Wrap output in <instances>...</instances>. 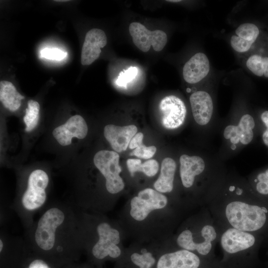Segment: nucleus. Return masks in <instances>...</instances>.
I'll return each instance as SVG.
<instances>
[{"instance_id":"nucleus-1","label":"nucleus","mask_w":268,"mask_h":268,"mask_svg":"<svg viewBox=\"0 0 268 268\" xmlns=\"http://www.w3.org/2000/svg\"><path fill=\"white\" fill-rule=\"evenodd\" d=\"M24 230L31 251L58 268L77 262L83 251L78 210L69 202L48 204Z\"/></svg>"},{"instance_id":"nucleus-2","label":"nucleus","mask_w":268,"mask_h":268,"mask_svg":"<svg viewBox=\"0 0 268 268\" xmlns=\"http://www.w3.org/2000/svg\"><path fill=\"white\" fill-rule=\"evenodd\" d=\"M25 181L23 188H21L11 205L24 230L31 226L36 213L47 205L50 177L46 171L38 168L31 171Z\"/></svg>"},{"instance_id":"nucleus-3","label":"nucleus","mask_w":268,"mask_h":268,"mask_svg":"<svg viewBox=\"0 0 268 268\" xmlns=\"http://www.w3.org/2000/svg\"><path fill=\"white\" fill-rule=\"evenodd\" d=\"M267 209L241 201L228 203L225 209L227 221L232 227L245 232L262 228L267 220Z\"/></svg>"},{"instance_id":"nucleus-4","label":"nucleus","mask_w":268,"mask_h":268,"mask_svg":"<svg viewBox=\"0 0 268 268\" xmlns=\"http://www.w3.org/2000/svg\"><path fill=\"white\" fill-rule=\"evenodd\" d=\"M97 240L92 246L84 250L87 251L90 258L95 263H101L108 258L116 259L121 254L118 245L120 242V233L107 221H100L94 229Z\"/></svg>"},{"instance_id":"nucleus-5","label":"nucleus","mask_w":268,"mask_h":268,"mask_svg":"<svg viewBox=\"0 0 268 268\" xmlns=\"http://www.w3.org/2000/svg\"><path fill=\"white\" fill-rule=\"evenodd\" d=\"M31 250L24 238L0 231V268H23Z\"/></svg>"},{"instance_id":"nucleus-6","label":"nucleus","mask_w":268,"mask_h":268,"mask_svg":"<svg viewBox=\"0 0 268 268\" xmlns=\"http://www.w3.org/2000/svg\"><path fill=\"white\" fill-rule=\"evenodd\" d=\"M120 156L116 151L101 150L94 156L93 163L105 180L107 191L111 194L119 193L125 187L120 176L122 168L119 165Z\"/></svg>"},{"instance_id":"nucleus-7","label":"nucleus","mask_w":268,"mask_h":268,"mask_svg":"<svg viewBox=\"0 0 268 268\" xmlns=\"http://www.w3.org/2000/svg\"><path fill=\"white\" fill-rule=\"evenodd\" d=\"M167 203L165 196L152 189L146 188L132 199L130 214L134 219L142 221L151 211L163 208Z\"/></svg>"},{"instance_id":"nucleus-8","label":"nucleus","mask_w":268,"mask_h":268,"mask_svg":"<svg viewBox=\"0 0 268 268\" xmlns=\"http://www.w3.org/2000/svg\"><path fill=\"white\" fill-rule=\"evenodd\" d=\"M129 32L134 44L143 52H148L151 46L154 51H161L167 42V35L163 31H150L139 22L131 23Z\"/></svg>"},{"instance_id":"nucleus-9","label":"nucleus","mask_w":268,"mask_h":268,"mask_svg":"<svg viewBox=\"0 0 268 268\" xmlns=\"http://www.w3.org/2000/svg\"><path fill=\"white\" fill-rule=\"evenodd\" d=\"M217 233L213 226L209 224L203 226L197 238L192 237V231L185 230L178 236L177 242L185 250L196 251L200 254L206 255L212 248V242L216 238Z\"/></svg>"},{"instance_id":"nucleus-10","label":"nucleus","mask_w":268,"mask_h":268,"mask_svg":"<svg viewBox=\"0 0 268 268\" xmlns=\"http://www.w3.org/2000/svg\"><path fill=\"white\" fill-rule=\"evenodd\" d=\"M159 110L162 115L161 123L164 128L175 129L184 123L186 107L178 97L171 95L164 97L160 102Z\"/></svg>"},{"instance_id":"nucleus-11","label":"nucleus","mask_w":268,"mask_h":268,"mask_svg":"<svg viewBox=\"0 0 268 268\" xmlns=\"http://www.w3.org/2000/svg\"><path fill=\"white\" fill-rule=\"evenodd\" d=\"M88 130L84 119L79 115H75L69 117L64 124L54 128L52 134L59 144L66 146L70 145L74 137L79 139L84 138Z\"/></svg>"},{"instance_id":"nucleus-12","label":"nucleus","mask_w":268,"mask_h":268,"mask_svg":"<svg viewBox=\"0 0 268 268\" xmlns=\"http://www.w3.org/2000/svg\"><path fill=\"white\" fill-rule=\"evenodd\" d=\"M260 34V29L256 24L249 22L242 23L231 36L230 45L236 53L248 55L253 50Z\"/></svg>"},{"instance_id":"nucleus-13","label":"nucleus","mask_w":268,"mask_h":268,"mask_svg":"<svg viewBox=\"0 0 268 268\" xmlns=\"http://www.w3.org/2000/svg\"><path fill=\"white\" fill-rule=\"evenodd\" d=\"M255 122L253 117L245 114L240 118L237 125H229L223 131L224 137L233 144L239 143L243 145L249 144L254 138L253 129Z\"/></svg>"},{"instance_id":"nucleus-14","label":"nucleus","mask_w":268,"mask_h":268,"mask_svg":"<svg viewBox=\"0 0 268 268\" xmlns=\"http://www.w3.org/2000/svg\"><path fill=\"white\" fill-rule=\"evenodd\" d=\"M107 44V37L101 29L93 28L86 34L81 54L82 65H90L100 56L101 49Z\"/></svg>"},{"instance_id":"nucleus-15","label":"nucleus","mask_w":268,"mask_h":268,"mask_svg":"<svg viewBox=\"0 0 268 268\" xmlns=\"http://www.w3.org/2000/svg\"><path fill=\"white\" fill-rule=\"evenodd\" d=\"M137 131V127L134 125L121 127L109 124L104 128V135L112 149L120 153L127 149Z\"/></svg>"},{"instance_id":"nucleus-16","label":"nucleus","mask_w":268,"mask_h":268,"mask_svg":"<svg viewBox=\"0 0 268 268\" xmlns=\"http://www.w3.org/2000/svg\"><path fill=\"white\" fill-rule=\"evenodd\" d=\"M190 102L195 122L200 126L207 125L213 112V103L210 94L205 91H197L191 95Z\"/></svg>"},{"instance_id":"nucleus-17","label":"nucleus","mask_w":268,"mask_h":268,"mask_svg":"<svg viewBox=\"0 0 268 268\" xmlns=\"http://www.w3.org/2000/svg\"><path fill=\"white\" fill-rule=\"evenodd\" d=\"M255 243V238L253 235L233 227L226 230L220 239L223 249L230 254L248 249L252 247Z\"/></svg>"},{"instance_id":"nucleus-18","label":"nucleus","mask_w":268,"mask_h":268,"mask_svg":"<svg viewBox=\"0 0 268 268\" xmlns=\"http://www.w3.org/2000/svg\"><path fill=\"white\" fill-rule=\"evenodd\" d=\"M199 257L193 252L182 250L165 254L158 259L156 268H198Z\"/></svg>"},{"instance_id":"nucleus-19","label":"nucleus","mask_w":268,"mask_h":268,"mask_svg":"<svg viewBox=\"0 0 268 268\" xmlns=\"http://www.w3.org/2000/svg\"><path fill=\"white\" fill-rule=\"evenodd\" d=\"M210 63L206 55L201 52L193 56L185 64L183 68L184 80L190 84L197 83L208 74Z\"/></svg>"},{"instance_id":"nucleus-20","label":"nucleus","mask_w":268,"mask_h":268,"mask_svg":"<svg viewBox=\"0 0 268 268\" xmlns=\"http://www.w3.org/2000/svg\"><path fill=\"white\" fill-rule=\"evenodd\" d=\"M180 176L183 186L191 187L195 178L201 174L205 168V163L199 156L183 154L180 157Z\"/></svg>"},{"instance_id":"nucleus-21","label":"nucleus","mask_w":268,"mask_h":268,"mask_svg":"<svg viewBox=\"0 0 268 268\" xmlns=\"http://www.w3.org/2000/svg\"><path fill=\"white\" fill-rule=\"evenodd\" d=\"M176 169V163L173 159L166 157L163 160L160 175L154 184L157 191L169 193L172 191Z\"/></svg>"},{"instance_id":"nucleus-22","label":"nucleus","mask_w":268,"mask_h":268,"mask_svg":"<svg viewBox=\"0 0 268 268\" xmlns=\"http://www.w3.org/2000/svg\"><path fill=\"white\" fill-rule=\"evenodd\" d=\"M24 97L17 91L11 82L6 80L0 82V101L5 108L11 112L17 111Z\"/></svg>"},{"instance_id":"nucleus-23","label":"nucleus","mask_w":268,"mask_h":268,"mask_svg":"<svg viewBox=\"0 0 268 268\" xmlns=\"http://www.w3.org/2000/svg\"><path fill=\"white\" fill-rule=\"evenodd\" d=\"M246 67L254 75L268 78V56L260 53H249L246 57Z\"/></svg>"},{"instance_id":"nucleus-24","label":"nucleus","mask_w":268,"mask_h":268,"mask_svg":"<svg viewBox=\"0 0 268 268\" xmlns=\"http://www.w3.org/2000/svg\"><path fill=\"white\" fill-rule=\"evenodd\" d=\"M127 165L129 171L132 176H134L136 172L141 171L148 177L155 175L159 168L157 161L154 159L147 160L142 163L138 159H128Z\"/></svg>"},{"instance_id":"nucleus-25","label":"nucleus","mask_w":268,"mask_h":268,"mask_svg":"<svg viewBox=\"0 0 268 268\" xmlns=\"http://www.w3.org/2000/svg\"><path fill=\"white\" fill-rule=\"evenodd\" d=\"M39 103L34 100H29L27 102V107L23 121L25 126V131L30 133L37 126L39 119Z\"/></svg>"},{"instance_id":"nucleus-26","label":"nucleus","mask_w":268,"mask_h":268,"mask_svg":"<svg viewBox=\"0 0 268 268\" xmlns=\"http://www.w3.org/2000/svg\"><path fill=\"white\" fill-rule=\"evenodd\" d=\"M132 262L139 268H154L156 260L150 252L134 253L131 256Z\"/></svg>"},{"instance_id":"nucleus-27","label":"nucleus","mask_w":268,"mask_h":268,"mask_svg":"<svg viewBox=\"0 0 268 268\" xmlns=\"http://www.w3.org/2000/svg\"><path fill=\"white\" fill-rule=\"evenodd\" d=\"M23 268H61L31 252Z\"/></svg>"},{"instance_id":"nucleus-28","label":"nucleus","mask_w":268,"mask_h":268,"mask_svg":"<svg viewBox=\"0 0 268 268\" xmlns=\"http://www.w3.org/2000/svg\"><path fill=\"white\" fill-rule=\"evenodd\" d=\"M255 182L256 191L259 194L268 195V168L258 174Z\"/></svg>"},{"instance_id":"nucleus-29","label":"nucleus","mask_w":268,"mask_h":268,"mask_svg":"<svg viewBox=\"0 0 268 268\" xmlns=\"http://www.w3.org/2000/svg\"><path fill=\"white\" fill-rule=\"evenodd\" d=\"M156 151L154 146H146L143 144L137 146L131 153V155L143 159H149L153 156Z\"/></svg>"},{"instance_id":"nucleus-30","label":"nucleus","mask_w":268,"mask_h":268,"mask_svg":"<svg viewBox=\"0 0 268 268\" xmlns=\"http://www.w3.org/2000/svg\"><path fill=\"white\" fill-rule=\"evenodd\" d=\"M138 69L134 67H131L125 71L121 72L116 81L117 84L119 86H125L135 78Z\"/></svg>"},{"instance_id":"nucleus-31","label":"nucleus","mask_w":268,"mask_h":268,"mask_svg":"<svg viewBox=\"0 0 268 268\" xmlns=\"http://www.w3.org/2000/svg\"><path fill=\"white\" fill-rule=\"evenodd\" d=\"M40 55L47 59L60 61L66 57L67 53L57 48H45L41 50Z\"/></svg>"},{"instance_id":"nucleus-32","label":"nucleus","mask_w":268,"mask_h":268,"mask_svg":"<svg viewBox=\"0 0 268 268\" xmlns=\"http://www.w3.org/2000/svg\"><path fill=\"white\" fill-rule=\"evenodd\" d=\"M143 138V134L142 133L136 134L130 142L129 148L130 149L136 148L137 146L142 144Z\"/></svg>"},{"instance_id":"nucleus-33","label":"nucleus","mask_w":268,"mask_h":268,"mask_svg":"<svg viewBox=\"0 0 268 268\" xmlns=\"http://www.w3.org/2000/svg\"><path fill=\"white\" fill-rule=\"evenodd\" d=\"M61 268H92L88 264H79L75 262Z\"/></svg>"},{"instance_id":"nucleus-34","label":"nucleus","mask_w":268,"mask_h":268,"mask_svg":"<svg viewBox=\"0 0 268 268\" xmlns=\"http://www.w3.org/2000/svg\"><path fill=\"white\" fill-rule=\"evenodd\" d=\"M261 119L266 127L265 129L268 130V110H266L261 114Z\"/></svg>"},{"instance_id":"nucleus-35","label":"nucleus","mask_w":268,"mask_h":268,"mask_svg":"<svg viewBox=\"0 0 268 268\" xmlns=\"http://www.w3.org/2000/svg\"><path fill=\"white\" fill-rule=\"evenodd\" d=\"M262 139L264 143L268 147V130L265 129L262 134Z\"/></svg>"},{"instance_id":"nucleus-36","label":"nucleus","mask_w":268,"mask_h":268,"mask_svg":"<svg viewBox=\"0 0 268 268\" xmlns=\"http://www.w3.org/2000/svg\"><path fill=\"white\" fill-rule=\"evenodd\" d=\"M169 2H179L181 1V0H167Z\"/></svg>"}]
</instances>
